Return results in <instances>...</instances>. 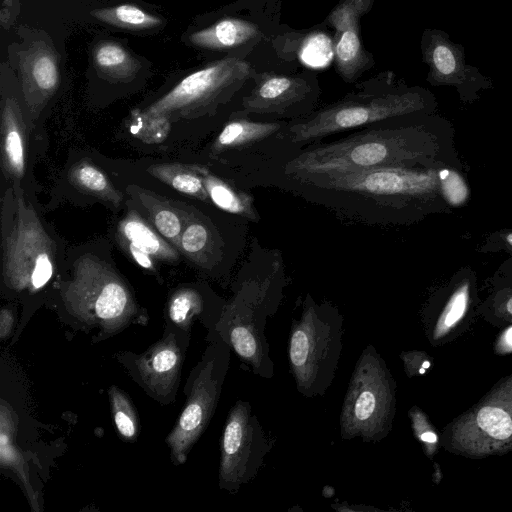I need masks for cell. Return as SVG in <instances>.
I'll return each instance as SVG.
<instances>
[{"label":"cell","instance_id":"4fadbf2b","mask_svg":"<svg viewBox=\"0 0 512 512\" xmlns=\"http://www.w3.org/2000/svg\"><path fill=\"white\" fill-rule=\"evenodd\" d=\"M271 442L248 401L230 409L220 440L219 487L237 492L258 474Z\"/></svg>","mask_w":512,"mask_h":512},{"label":"cell","instance_id":"9a60e30c","mask_svg":"<svg viewBox=\"0 0 512 512\" xmlns=\"http://www.w3.org/2000/svg\"><path fill=\"white\" fill-rule=\"evenodd\" d=\"M316 87L306 78L264 74L235 113L260 120H297L315 111Z\"/></svg>","mask_w":512,"mask_h":512},{"label":"cell","instance_id":"7a4b0ae2","mask_svg":"<svg viewBox=\"0 0 512 512\" xmlns=\"http://www.w3.org/2000/svg\"><path fill=\"white\" fill-rule=\"evenodd\" d=\"M286 284L281 254L254 239L215 329L252 373L263 378L274 376L265 328L278 310Z\"/></svg>","mask_w":512,"mask_h":512},{"label":"cell","instance_id":"7c38bea8","mask_svg":"<svg viewBox=\"0 0 512 512\" xmlns=\"http://www.w3.org/2000/svg\"><path fill=\"white\" fill-rule=\"evenodd\" d=\"M248 62L227 57L187 75L142 111L170 121L214 115L229 103L251 76Z\"/></svg>","mask_w":512,"mask_h":512},{"label":"cell","instance_id":"2e32d148","mask_svg":"<svg viewBox=\"0 0 512 512\" xmlns=\"http://www.w3.org/2000/svg\"><path fill=\"white\" fill-rule=\"evenodd\" d=\"M421 51L429 69L427 81L433 86L454 87L462 101L472 102L481 90L492 87L491 79L466 62L464 47L452 41L447 32L425 29Z\"/></svg>","mask_w":512,"mask_h":512},{"label":"cell","instance_id":"74e56055","mask_svg":"<svg viewBox=\"0 0 512 512\" xmlns=\"http://www.w3.org/2000/svg\"><path fill=\"white\" fill-rule=\"evenodd\" d=\"M400 357L409 378L426 374L434 364L433 358L425 351H403Z\"/></svg>","mask_w":512,"mask_h":512},{"label":"cell","instance_id":"e0dca14e","mask_svg":"<svg viewBox=\"0 0 512 512\" xmlns=\"http://www.w3.org/2000/svg\"><path fill=\"white\" fill-rule=\"evenodd\" d=\"M9 55L18 72L31 120L36 119L58 89V54L47 37L36 36L13 43Z\"/></svg>","mask_w":512,"mask_h":512},{"label":"cell","instance_id":"d590c367","mask_svg":"<svg viewBox=\"0 0 512 512\" xmlns=\"http://www.w3.org/2000/svg\"><path fill=\"white\" fill-rule=\"evenodd\" d=\"M334 57V43L324 33L315 32L307 36L300 51L303 63L320 68L328 65Z\"/></svg>","mask_w":512,"mask_h":512},{"label":"cell","instance_id":"4dcf8cb0","mask_svg":"<svg viewBox=\"0 0 512 512\" xmlns=\"http://www.w3.org/2000/svg\"><path fill=\"white\" fill-rule=\"evenodd\" d=\"M109 402L114 424L123 441L133 442L139 432L137 412L130 397L117 386L108 390Z\"/></svg>","mask_w":512,"mask_h":512},{"label":"cell","instance_id":"d6a6232c","mask_svg":"<svg viewBox=\"0 0 512 512\" xmlns=\"http://www.w3.org/2000/svg\"><path fill=\"white\" fill-rule=\"evenodd\" d=\"M146 198L147 200H144V198L142 200L149 211L151 221L157 232L168 239L170 243L180 247L182 221L178 214L168 206L154 203V200L150 197Z\"/></svg>","mask_w":512,"mask_h":512},{"label":"cell","instance_id":"5bb4252c","mask_svg":"<svg viewBox=\"0 0 512 512\" xmlns=\"http://www.w3.org/2000/svg\"><path fill=\"white\" fill-rule=\"evenodd\" d=\"M190 333L166 325L163 336L146 351L116 354L130 377L157 402L175 401Z\"/></svg>","mask_w":512,"mask_h":512},{"label":"cell","instance_id":"f546056e","mask_svg":"<svg viewBox=\"0 0 512 512\" xmlns=\"http://www.w3.org/2000/svg\"><path fill=\"white\" fill-rule=\"evenodd\" d=\"M73 183L82 190L118 205L121 195L110 183L106 175L91 163H79L71 170Z\"/></svg>","mask_w":512,"mask_h":512},{"label":"cell","instance_id":"d4e9b609","mask_svg":"<svg viewBox=\"0 0 512 512\" xmlns=\"http://www.w3.org/2000/svg\"><path fill=\"white\" fill-rule=\"evenodd\" d=\"M17 423L15 414L3 399L0 405V464L14 472L25 488L27 499L34 510H38L36 493L30 483L24 456L16 443Z\"/></svg>","mask_w":512,"mask_h":512},{"label":"cell","instance_id":"9c48e42d","mask_svg":"<svg viewBox=\"0 0 512 512\" xmlns=\"http://www.w3.org/2000/svg\"><path fill=\"white\" fill-rule=\"evenodd\" d=\"M396 381L374 346L361 352L343 400L340 435L344 440L359 438L379 442L392 430L396 414Z\"/></svg>","mask_w":512,"mask_h":512},{"label":"cell","instance_id":"5b68a950","mask_svg":"<svg viewBox=\"0 0 512 512\" xmlns=\"http://www.w3.org/2000/svg\"><path fill=\"white\" fill-rule=\"evenodd\" d=\"M434 106L433 95L421 87H393L390 82L368 85L304 118L289 121L288 134L302 149L338 133L422 114Z\"/></svg>","mask_w":512,"mask_h":512},{"label":"cell","instance_id":"8fae6325","mask_svg":"<svg viewBox=\"0 0 512 512\" xmlns=\"http://www.w3.org/2000/svg\"><path fill=\"white\" fill-rule=\"evenodd\" d=\"M207 342L186 382V402L182 412L166 437L175 465L186 462L189 452L209 425L229 370L232 350L227 342L216 330L208 332Z\"/></svg>","mask_w":512,"mask_h":512},{"label":"cell","instance_id":"1f68e13d","mask_svg":"<svg viewBox=\"0 0 512 512\" xmlns=\"http://www.w3.org/2000/svg\"><path fill=\"white\" fill-rule=\"evenodd\" d=\"M479 316L494 328L512 324V287L497 290L481 303Z\"/></svg>","mask_w":512,"mask_h":512},{"label":"cell","instance_id":"836d02e7","mask_svg":"<svg viewBox=\"0 0 512 512\" xmlns=\"http://www.w3.org/2000/svg\"><path fill=\"white\" fill-rule=\"evenodd\" d=\"M170 122L165 117L148 115L142 110H134L130 120V131L145 142H159L167 136Z\"/></svg>","mask_w":512,"mask_h":512},{"label":"cell","instance_id":"277c9868","mask_svg":"<svg viewBox=\"0 0 512 512\" xmlns=\"http://www.w3.org/2000/svg\"><path fill=\"white\" fill-rule=\"evenodd\" d=\"M288 124L234 113L213 139L210 156L224 167V178L242 189L278 188L284 165L301 150Z\"/></svg>","mask_w":512,"mask_h":512},{"label":"cell","instance_id":"f1b7e54d","mask_svg":"<svg viewBox=\"0 0 512 512\" xmlns=\"http://www.w3.org/2000/svg\"><path fill=\"white\" fill-rule=\"evenodd\" d=\"M149 171L154 177L173 189L202 201H209L203 179L195 167L187 168L180 165L165 164L154 165L150 167Z\"/></svg>","mask_w":512,"mask_h":512},{"label":"cell","instance_id":"ac0fdd59","mask_svg":"<svg viewBox=\"0 0 512 512\" xmlns=\"http://www.w3.org/2000/svg\"><path fill=\"white\" fill-rule=\"evenodd\" d=\"M479 305L474 283L469 277L457 281L441 303L430 302L421 316L429 344L444 346L464 335L479 316Z\"/></svg>","mask_w":512,"mask_h":512},{"label":"cell","instance_id":"83f0119b","mask_svg":"<svg viewBox=\"0 0 512 512\" xmlns=\"http://www.w3.org/2000/svg\"><path fill=\"white\" fill-rule=\"evenodd\" d=\"M90 15L103 24L135 33L159 31L166 25L159 15L131 3L96 8Z\"/></svg>","mask_w":512,"mask_h":512},{"label":"cell","instance_id":"30bf717a","mask_svg":"<svg viewBox=\"0 0 512 512\" xmlns=\"http://www.w3.org/2000/svg\"><path fill=\"white\" fill-rule=\"evenodd\" d=\"M446 452L479 460L512 452V372L440 432Z\"/></svg>","mask_w":512,"mask_h":512},{"label":"cell","instance_id":"ba28073f","mask_svg":"<svg viewBox=\"0 0 512 512\" xmlns=\"http://www.w3.org/2000/svg\"><path fill=\"white\" fill-rule=\"evenodd\" d=\"M3 282L18 294L44 289L56 270L54 242L20 183L7 190L2 206Z\"/></svg>","mask_w":512,"mask_h":512},{"label":"cell","instance_id":"603a6c76","mask_svg":"<svg viewBox=\"0 0 512 512\" xmlns=\"http://www.w3.org/2000/svg\"><path fill=\"white\" fill-rule=\"evenodd\" d=\"M201 175L209 201L218 209L249 222L258 223L261 219L253 195L224 177L213 174L204 167L195 166Z\"/></svg>","mask_w":512,"mask_h":512},{"label":"cell","instance_id":"3957f363","mask_svg":"<svg viewBox=\"0 0 512 512\" xmlns=\"http://www.w3.org/2000/svg\"><path fill=\"white\" fill-rule=\"evenodd\" d=\"M406 117L360 128L334 141L310 144L284 165L283 178L420 166L431 157L433 142L425 126L404 122Z\"/></svg>","mask_w":512,"mask_h":512},{"label":"cell","instance_id":"cb8c5ba5","mask_svg":"<svg viewBox=\"0 0 512 512\" xmlns=\"http://www.w3.org/2000/svg\"><path fill=\"white\" fill-rule=\"evenodd\" d=\"M118 232L125 249L143 252L155 261L173 262L177 251L136 213L127 214L119 223Z\"/></svg>","mask_w":512,"mask_h":512},{"label":"cell","instance_id":"44dd1931","mask_svg":"<svg viewBox=\"0 0 512 512\" xmlns=\"http://www.w3.org/2000/svg\"><path fill=\"white\" fill-rule=\"evenodd\" d=\"M225 302L216 296L205 298L196 288H181L170 297L166 310V325L191 333L194 320L202 322L208 332L215 331Z\"/></svg>","mask_w":512,"mask_h":512},{"label":"cell","instance_id":"e575fe53","mask_svg":"<svg viewBox=\"0 0 512 512\" xmlns=\"http://www.w3.org/2000/svg\"><path fill=\"white\" fill-rule=\"evenodd\" d=\"M409 418L415 438L421 444L424 454L432 460L441 448L440 432L437 431L427 414L418 406L411 407Z\"/></svg>","mask_w":512,"mask_h":512},{"label":"cell","instance_id":"4316f807","mask_svg":"<svg viewBox=\"0 0 512 512\" xmlns=\"http://www.w3.org/2000/svg\"><path fill=\"white\" fill-rule=\"evenodd\" d=\"M226 242L219 233L200 220L191 221L181 234L180 248L189 258L207 268H214L225 256Z\"/></svg>","mask_w":512,"mask_h":512},{"label":"cell","instance_id":"b9f144b4","mask_svg":"<svg viewBox=\"0 0 512 512\" xmlns=\"http://www.w3.org/2000/svg\"><path fill=\"white\" fill-rule=\"evenodd\" d=\"M500 237L505 245L512 249V230L502 233Z\"/></svg>","mask_w":512,"mask_h":512},{"label":"cell","instance_id":"d6986e66","mask_svg":"<svg viewBox=\"0 0 512 512\" xmlns=\"http://www.w3.org/2000/svg\"><path fill=\"white\" fill-rule=\"evenodd\" d=\"M372 3L373 0H341L328 17L336 32L333 43L337 70L349 83L373 65L359 36L360 18L371 9Z\"/></svg>","mask_w":512,"mask_h":512},{"label":"cell","instance_id":"52a82bcc","mask_svg":"<svg viewBox=\"0 0 512 512\" xmlns=\"http://www.w3.org/2000/svg\"><path fill=\"white\" fill-rule=\"evenodd\" d=\"M343 316L327 301L310 293L293 318L288 358L297 391L308 398L323 396L331 386L342 352Z\"/></svg>","mask_w":512,"mask_h":512},{"label":"cell","instance_id":"484cf974","mask_svg":"<svg viewBox=\"0 0 512 512\" xmlns=\"http://www.w3.org/2000/svg\"><path fill=\"white\" fill-rule=\"evenodd\" d=\"M92 62L97 73L113 82H128L142 68L140 60L115 40H103L92 49Z\"/></svg>","mask_w":512,"mask_h":512},{"label":"cell","instance_id":"8992f818","mask_svg":"<svg viewBox=\"0 0 512 512\" xmlns=\"http://www.w3.org/2000/svg\"><path fill=\"white\" fill-rule=\"evenodd\" d=\"M61 298L69 315L83 327L97 329L99 339L147 320L127 284L108 264L92 255L81 256L75 262L72 278L62 285Z\"/></svg>","mask_w":512,"mask_h":512},{"label":"cell","instance_id":"ffe728a7","mask_svg":"<svg viewBox=\"0 0 512 512\" xmlns=\"http://www.w3.org/2000/svg\"><path fill=\"white\" fill-rule=\"evenodd\" d=\"M1 159L7 179L19 183L26 169L25 123L18 99L2 93Z\"/></svg>","mask_w":512,"mask_h":512},{"label":"cell","instance_id":"60d3db41","mask_svg":"<svg viewBox=\"0 0 512 512\" xmlns=\"http://www.w3.org/2000/svg\"><path fill=\"white\" fill-rule=\"evenodd\" d=\"M433 470H434V473H433V481L438 484L440 483L441 479H442V471H441V468L440 466L438 465V463L434 462L433 464Z\"/></svg>","mask_w":512,"mask_h":512},{"label":"cell","instance_id":"f35d334b","mask_svg":"<svg viewBox=\"0 0 512 512\" xmlns=\"http://www.w3.org/2000/svg\"><path fill=\"white\" fill-rule=\"evenodd\" d=\"M493 351L500 356L512 353V324L501 329L494 341Z\"/></svg>","mask_w":512,"mask_h":512},{"label":"cell","instance_id":"ab89813d","mask_svg":"<svg viewBox=\"0 0 512 512\" xmlns=\"http://www.w3.org/2000/svg\"><path fill=\"white\" fill-rule=\"evenodd\" d=\"M14 321L15 317L13 311L8 307L2 308L0 312V338L2 341L10 336Z\"/></svg>","mask_w":512,"mask_h":512},{"label":"cell","instance_id":"7402d4cb","mask_svg":"<svg viewBox=\"0 0 512 512\" xmlns=\"http://www.w3.org/2000/svg\"><path fill=\"white\" fill-rule=\"evenodd\" d=\"M259 33L252 22L226 17L202 29L186 31L181 39L187 46L197 49L224 51L244 45Z\"/></svg>","mask_w":512,"mask_h":512},{"label":"cell","instance_id":"8d00e7d4","mask_svg":"<svg viewBox=\"0 0 512 512\" xmlns=\"http://www.w3.org/2000/svg\"><path fill=\"white\" fill-rule=\"evenodd\" d=\"M441 195L452 206L463 204L469 195L464 179L451 169H441L437 172Z\"/></svg>","mask_w":512,"mask_h":512},{"label":"cell","instance_id":"6da1fadb","mask_svg":"<svg viewBox=\"0 0 512 512\" xmlns=\"http://www.w3.org/2000/svg\"><path fill=\"white\" fill-rule=\"evenodd\" d=\"M437 172L421 166L375 168L351 173L284 177L279 189L368 224L403 222L435 194Z\"/></svg>","mask_w":512,"mask_h":512}]
</instances>
